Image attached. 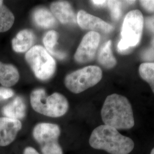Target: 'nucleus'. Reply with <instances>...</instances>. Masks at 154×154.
Here are the masks:
<instances>
[{
	"label": "nucleus",
	"mask_w": 154,
	"mask_h": 154,
	"mask_svg": "<svg viewBox=\"0 0 154 154\" xmlns=\"http://www.w3.org/2000/svg\"><path fill=\"white\" fill-rule=\"evenodd\" d=\"M33 18L35 23L39 27L50 28L55 25V17L46 8L37 9L33 13Z\"/></svg>",
	"instance_id": "obj_15"
},
{
	"label": "nucleus",
	"mask_w": 154,
	"mask_h": 154,
	"mask_svg": "<svg viewBox=\"0 0 154 154\" xmlns=\"http://www.w3.org/2000/svg\"><path fill=\"white\" fill-rule=\"evenodd\" d=\"M21 128L20 121L7 117L0 118V146L5 147L11 144Z\"/></svg>",
	"instance_id": "obj_10"
},
{
	"label": "nucleus",
	"mask_w": 154,
	"mask_h": 154,
	"mask_svg": "<svg viewBox=\"0 0 154 154\" xmlns=\"http://www.w3.org/2000/svg\"><path fill=\"white\" fill-rule=\"evenodd\" d=\"M51 12L54 17L63 24L75 23L77 18L71 5L66 1H57L50 6Z\"/></svg>",
	"instance_id": "obj_11"
},
{
	"label": "nucleus",
	"mask_w": 154,
	"mask_h": 154,
	"mask_svg": "<svg viewBox=\"0 0 154 154\" xmlns=\"http://www.w3.org/2000/svg\"><path fill=\"white\" fill-rule=\"evenodd\" d=\"M140 76L148 83L154 94V62H144L139 68Z\"/></svg>",
	"instance_id": "obj_19"
},
{
	"label": "nucleus",
	"mask_w": 154,
	"mask_h": 154,
	"mask_svg": "<svg viewBox=\"0 0 154 154\" xmlns=\"http://www.w3.org/2000/svg\"><path fill=\"white\" fill-rule=\"evenodd\" d=\"M140 4L146 11L149 12H154V0L140 1Z\"/></svg>",
	"instance_id": "obj_22"
},
{
	"label": "nucleus",
	"mask_w": 154,
	"mask_h": 154,
	"mask_svg": "<svg viewBox=\"0 0 154 154\" xmlns=\"http://www.w3.org/2000/svg\"><path fill=\"white\" fill-rule=\"evenodd\" d=\"M23 154H40L38 152L32 147H26L23 150Z\"/></svg>",
	"instance_id": "obj_24"
},
{
	"label": "nucleus",
	"mask_w": 154,
	"mask_h": 154,
	"mask_svg": "<svg viewBox=\"0 0 154 154\" xmlns=\"http://www.w3.org/2000/svg\"><path fill=\"white\" fill-rule=\"evenodd\" d=\"M91 2L97 6H103L107 5V1H91Z\"/></svg>",
	"instance_id": "obj_25"
},
{
	"label": "nucleus",
	"mask_w": 154,
	"mask_h": 154,
	"mask_svg": "<svg viewBox=\"0 0 154 154\" xmlns=\"http://www.w3.org/2000/svg\"><path fill=\"white\" fill-rule=\"evenodd\" d=\"M89 144L93 149L104 150L110 154H130L135 146L131 138L105 125L94 130L89 138Z\"/></svg>",
	"instance_id": "obj_2"
},
{
	"label": "nucleus",
	"mask_w": 154,
	"mask_h": 154,
	"mask_svg": "<svg viewBox=\"0 0 154 154\" xmlns=\"http://www.w3.org/2000/svg\"><path fill=\"white\" fill-rule=\"evenodd\" d=\"M144 23L143 14L139 11L134 10L127 14L122 26L121 39L117 46L120 53H127L139 44Z\"/></svg>",
	"instance_id": "obj_4"
},
{
	"label": "nucleus",
	"mask_w": 154,
	"mask_h": 154,
	"mask_svg": "<svg viewBox=\"0 0 154 154\" xmlns=\"http://www.w3.org/2000/svg\"><path fill=\"white\" fill-rule=\"evenodd\" d=\"M151 46L150 48L154 51V35L151 41Z\"/></svg>",
	"instance_id": "obj_26"
},
{
	"label": "nucleus",
	"mask_w": 154,
	"mask_h": 154,
	"mask_svg": "<svg viewBox=\"0 0 154 154\" xmlns=\"http://www.w3.org/2000/svg\"><path fill=\"white\" fill-rule=\"evenodd\" d=\"M77 21L79 26L83 29L90 30L91 32L97 33L107 34L114 29L111 25L84 11H80L78 13Z\"/></svg>",
	"instance_id": "obj_9"
},
{
	"label": "nucleus",
	"mask_w": 154,
	"mask_h": 154,
	"mask_svg": "<svg viewBox=\"0 0 154 154\" xmlns=\"http://www.w3.org/2000/svg\"><path fill=\"white\" fill-rule=\"evenodd\" d=\"M150 154H154V148L152 149L151 150V153Z\"/></svg>",
	"instance_id": "obj_27"
},
{
	"label": "nucleus",
	"mask_w": 154,
	"mask_h": 154,
	"mask_svg": "<svg viewBox=\"0 0 154 154\" xmlns=\"http://www.w3.org/2000/svg\"><path fill=\"white\" fill-rule=\"evenodd\" d=\"M25 59L35 77L42 81L49 79L56 70V62L46 49L35 45L28 50Z\"/></svg>",
	"instance_id": "obj_5"
},
{
	"label": "nucleus",
	"mask_w": 154,
	"mask_h": 154,
	"mask_svg": "<svg viewBox=\"0 0 154 154\" xmlns=\"http://www.w3.org/2000/svg\"><path fill=\"white\" fill-rule=\"evenodd\" d=\"M35 39L33 32L24 29L20 31L12 39L11 45L13 49L17 53H24L32 48Z\"/></svg>",
	"instance_id": "obj_12"
},
{
	"label": "nucleus",
	"mask_w": 154,
	"mask_h": 154,
	"mask_svg": "<svg viewBox=\"0 0 154 154\" xmlns=\"http://www.w3.org/2000/svg\"><path fill=\"white\" fill-rule=\"evenodd\" d=\"M122 4L123 1H107V5L110 10L111 18L114 21L118 20L121 16Z\"/></svg>",
	"instance_id": "obj_20"
},
{
	"label": "nucleus",
	"mask_w": 154,
	"mask_h": 154,
	"mask_svg": "<svg viewBox=\"0 0 154 154\" xmlns=\"http://www.w3.org/2000/svg\"><path fill=\"white\" fill-rule=\"evenodd\" d=\"M61 132L60 127L56 124L39 123L33 128V137L42 154H63L58 142Z\"/></svg>",
	"instance_id": "obj_6"
},
{
	"label": "nucleus",
	"mask_w": 154,
	"mask_h": 154,
	"mask_svg": "<svg viewBox=\"0 0 154 154\" xmlns=\"http://www.w3.org/2000/svg\"><path fill=\"white\" fill-rule=\"evenodd\" d=\"M14 16L0 0V33L5 32L12 27L14 22Z\"/></svg>",
	"instance_id": "obj_18"
},
{
	"label": "nucleus",
	"mask_w": 154,
	"mask_h": 154,
	"mask_svg": "<svg viewBox=\"0 0 154 154\" xmlns=\"http://www.w3.org/2000/svg\"><path fill=\"white\" fill-rule=\"evenodd\" d=\"M102 78V72L98 66H87L68 74L65 84L72 93H81L97 85Z\"/></svg>",
	"instance_id": "obj_7"
},
{
	"label": "nucleus",
	"mask_w": 154,
	"mask_h": 154,
	"mask_svg": "<svg viewBox=\"0 0 154 154\" xmlns=\"http://www.w3.org/2000/svg\"><path fill=\"white\" fill-rule=\"evenodd\" d=\"M104 125L116 130H128L135 125L132 106L124 96L112 94L105 99L101 110Z\"/></svg>",
	"instance_id": "obj_1"
},
{
	"label": "nucleus",
	"mask_w": 154,
	"mask_h": 154,
	"mask_svg": "<svg viewBox=\"0 0 154 154\" xmlns=\"http://www.w3.org/2000/svg\"><path fill=\"white\" fill-rule=\"evenodd\" d=\"M58 34L54 30H50L45 34L43 39V42L46 50L54 57L62 60L66 57V54L60 51L55 50V46L57 44Z\"/></svg>",
	"instance_id": "obj_17"
},
{
	"label": "nucleus",
	"mask_w": 154,
	"mask_h": 154,
	"mask_svg": "<svg viewBox=\"0 0 154 154\" xmlns=\"http://www.w3.org/2000/svg\"><path fill=\"white\" fill-rule=\"evenodd\" d=\"M111 41H108L100 48L98 53V61L102 66L107 69L116 66L117 62L111 51Z\"/></svg>",
	"instance_id": "obj_16"
},
{
	"label": "nucleus",
	"mask_w": 154,
	"mask_h": 154,
	"mask_svg": "<svg viewBox=\"0 0 154 154\" xmlns=\"http://www.w3.org/2000/svg\"><path fill=\"white\" fill-rule=\"evenodd\" d=\"M33 110L44 116L58 118L64 116L69 109V102L62 94L55 93L47 96L42 88L34 90L30 94Z\"/></svg>",
	"instance_id": "obj_3"
},
{
	"label": "nucleus",
	"mask_w": 154,
	"mask_h": 154,
	"mask_svg": "<svg viewBox=\"0 0 154 154\" xmlns=\"http://www.w3.org/2000/svg\"><path fill=\"white\" fill-rule=\"evenodd\" d=\"M19 78L20 74L15 66L0 61V84L5 88H9L16 85Z\"/></svg>",
	"instance_id": "obj_14"
},
{
	"label": "nucleus",
	"mask_w": 154,
	"mask_h": 154,
	"mask_svg": "<svg viewBox=\"0 0 154 154\" xmlns=\"http://www.w3.org/2000/svg\"><path fill=\"white\" fill-rule=\"evenodd\" d=\"M14 95V92L11 88L1 87L0 88V98L4 99H9Z\"/></svg>",
	"instance_id": "obj_21"
},
{
	"label": "nucleus",
	"mask_w": 154,
	"mask_h": 154,
	"mask_svg": "<svg viewBox=\"0 0 154 154\" xmlns=\"http://www.w3.org/2000/svg\"><path fill=\"white\" fill-rule=\"evenodd\" d=\"M100 39L99 33L90 31L87 33L77 48L74 55L75 60L80 63L92 61L96 54Z\"/></svg>",
	"instance_id": "obj_8"
},
{
	"label": "nucleus",
	"mask_w": 154,
	"mask_h": 154,
	"mask_svg": "<svg viewBox=\"0 0 154 154\" xmlns=\"http://www.w3.org/2000/svg\"><path fill=\"white\" fill-rule=\"evenodd\" d=\"M146 28L151 33H154V14L152 16L147 17L144 21Z\"/></svg>",
	"instance_id": "obj_23"
},
{
	"label": "nucleus",
	"mask_w": 154,
	"mask_h": 154,
	"mask_svg": "<svg viewBox=\"0 0 154 154\" xmlns=\"http://www.w3.org/2000/svg\"><path fill=\"white\" fill-rule=\"evenodd\" d=\"M2 112L7 118L20 121L26 114V106L22 98L17 97L3 107Z\"/></svg>",
	"instance_id": "obj_13"
}]
</instances>
